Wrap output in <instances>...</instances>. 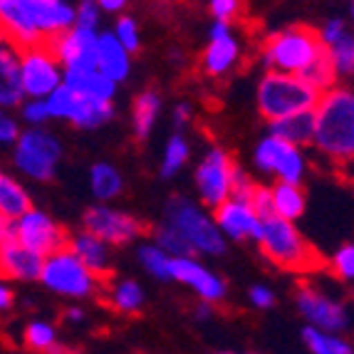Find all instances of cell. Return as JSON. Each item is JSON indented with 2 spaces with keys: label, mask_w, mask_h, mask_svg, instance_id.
<instances>
[{
  "label": "cell",
  "mask_w": 354,
  "mask_h": 354,
  "mask_svg": "<svg viewBox=\"0 0 354 354\" xmlns=\"http://www.w3.org/2000/svg\"><path fill=\"white\" fill-rule=\"evenodd\" d=\"M208 8H211V15L216 20L233 23L236 18H241L243 0H208Z\"/></svg>",
  "instance_id": "obj_43"
},
{
  "label": "cell",
  "mask_w": 354,
  "mask_h": 354,
  "mask_svg": "<svg viewBox=\"0 0 354 354\" xmlns=\"http://www.w3.org/2000/svg\"><path fill=\"white\" fill-rule=\"evenodd\" d=\"M307 206L305 191H302V183H288V181H278L275 186H270V208L272 216H280L285 221L302 218Z\"/></svg>",
  "instance_id": "obj_25"
},
{
  "label": "cell",
  "mask_w": 354,
  "mask_h": 354,
  "mask_svg": "<svg viewBox=\"0 0 354 354\" xmlns=\"http://www.w3.org/2000/svg\"><path fill=\"white\" fill-rule=\"evenodd\" d=\"M109 307L122 315H134L144 307V290L136 280H117L109 290Z\"/></svg>",
  "instance_id": "obj_31"
},
{
  "label": "cell",
  "mask_w": 354,
  "mask_h": 354,
  "mask_svg": "<svg viewBox=\"0 0 354 354\" xmlns=\"http://www.w3.org/2000/svg\"><path fill=\"white\" fill-rule=\"evenodd\" d=\"M8 45V40H6V35H3V30H0V48H6Z\"/></svg>",
  "instance_id": "obj_55"
},
{
  "label": "cell",
  "mask_w": 354,
  "mask_h": 354,
  "mask_svg": "<svg viewBox=\"0 0 354 354\" xmlns=\"http://www.w3.org/2000/svg\"><path fill=\"white\" fill-rule=\"evenodd\" d=\"M25 100L23 80H20V55L12 45L0 48V106L12 109Z\"/></svg>",
  "instance_id": "obj_24"
},
{
  "label": "cell",
  "mask_w": 354,
  "mask_h": 354,
  "mask_svg": "<svg viewBox=\"0 0 354 354\" xmlns=\"http://www.w3.org/2000/svg\"><path fill=\"white\" fill-rule=\"evenodd\" d=\"M127 3H129V0H97L100 10H104V12H119V10H124Z\"/></svg>",
  "instance_id": "obj_51"
},
{
  "label": "cell",
  "mask_w": 354,
  "mask_h": 354,
  "mask_svg": "<svg viewBox=\"0 0 354 354\" xmlns=\"http://www.w3.org/2000/svg\"><path fill=\"white\" fill-rule=\"evenodd\" d=\"M191 117H194V109H191L189 102H181V104L174 106V127L183 129V127L191 124Z\"/></svg>",
  "instance_id": "obj_49"
},
{
  "label": "cell",
  "mask_w": 354,
  "mask_h": 354,
  "mask_svg": "<svg viewBox=\"0 0 354 354\" xmlns=\"http://www.w3.org/2000/svg\"><path fill=\"white\" fill-rule=\"evenodd\" d=\"M23 119L32 127H42L50 122L48 104H45V97H28V102L23 100Z\"/></svg>",
  "instance_id": "obj_42"
},
{
  "label": "cell",
  "mask_w": 354,
  "mask_h": 354,
  "mask_svg": "<svg viewBox=\"0 0 354 354\" xmlns=\"http://www.w3.org/2000/svg\"><path fill=\"white\" fill-rule=\"evenodd\" d=\"M302 77H305L307 82L315 84V87L319 89V92H325L327 87H332V84L339 82V77H337L335 67H332L330 57H327V53H322L317 59H315L313 65L307 67L305 72H302Z\"/></svg>",
  "instance_id": "obj_37"
},
{
  "label": "cell",
  "mask_w": 354,
  "mask_h": 354,
  "mask_svg": "<svg viewBox=\"0 0 354 354\" xmlns=\"http://www.w3.org/2000/svg\"><path fill=\"white\" fill-rule=\"evenodd\" d=\"M189 156H191V147L186 142V136L183 134H174L169 139L164 149V159H161V176L164 178H174L178 171H181L183 166L189 164Z\"/></svg>",
  "instance_id": "obj_33"
},
{
  "label": "cell",
  "mask_w": 354,
  "mask_h": 354,
  "mask_svg": "<svg viewBox=\"0 0 354 354\" xmlns=\"http://www.w3.org/2000/svg\"><path fill=\"white\" fill-rule=\"evenodd\" d=\"M23 6L42 42L75 25V8L67 0H23Z\"/></svg>",
  "instance_id": "obj_18"
},
{
  "label": "cell",
  "mask_w": 354,
  "mask_h": 354,
  "mask_svg": "<svg viewBox=\"0 0 354 354\" xmlns=\"http://www.w3.org/2000/svg\"><path fill=\"white\" fill-rule=\"evenodd\" d=\"M250 206L255 208V213H258L260 218H266V216H270L272 208H270V186H263V183H255L253 191H250Z\"/></svg>",
  "instance_id": "obj_44"
},
{
  "label": "cell",
  "mask_w": 354,
  "mask_h": 354,
  "mask_svg": "<svg viewBox=\"0 0 354 354\" xmlns=\"http://www.w3.org/2000/svg\"><path fill=\"white\" fill-rule=\"evenodd\" d=\"M48 48L53 50L59 65H65V70H72V67H95L97 30L72 25V28L62 30L59 35L50 37Z\"/></svg>",
  "instance_id": "obj_15"
},
{
  "label": "cell",
  "mask_w": 354,
  "mask_h": 354,
  "mask_svg": "<svg viewBox=\"0 0 354 354\" xmlns=\"http://www.w3.org/2000/svg\"><path fill=\"white\" fill-rule=\"evenodd\" d=\"M100 18L102 10L97 6V0H80L75 8V25L87 30H97L100 28Z\"/></svg>",
  "instance_id": "obj_41"
},
{
  "label": "cell",
  "mask_w": 354,
  "mask_h": 354,
  "mask_svg": "<svg viewBox=\"0 0 354 354\" xmlns=\"http://www.w3.org/2000/svg\"><path fill=\"white\" fill-rule=\"evenodd\" d=\"M330 268H332V272H335V278L342 280V283H349V280L354 278V245L352 243L342 245V248L332 255Z\"/></svg>",
  "instance_id": "obj_39"
},
{
  "label": "cell",
  "mask_w": 354,
  "mask_h": 354,
  "mask_svg": "<svg viewBox=\"0 0 354 354\" xmlns=\"http://www.w3.org/2000/svg\"><path fill=\"white\" fill-rule=\"evenodd\" d=\"M233 159L223 149L213 147L203 156V161L196 169V191L203 206L216 208L230 196L233 189Z\"/></svg>",
  "instance_id": "obj_11"
},
{
  "label": "cell",
  "mask_w": 354,
  "mask_h": 354,
  "mask_svg": "<svg viewBox=\"0 0 354 354\" xmlns=\"http://www.w3.org/2000/svg\"><path fill=\"white\" fill-rule=\"evenodd\" d=\"M114 37H117L129 53H136V50L142 48V32H139V25H136L134 18L122 15V18L117 20V28H114Z\"/></svg>",
  "instance_id": "obj_40"
},
{
  "label": "cell",
  "mask_w": 354,
  "mask_h": 354,
  "mask_svg": "<svg viewBox=\"0 0 354 354\" xmlns=\"http://www.w3.org/2000/svg\"><path fill=\"white\" fill-rule=\"evenodd\" d=\"M42 255L32 248L23 245L18 238L10 233L8 225L6 236H0V278L6 280H37L42 268Z\"/></svg>",
  "instance_id": "obj_17"
},
{
  "label": "cell",
  "mask_w": 354,
  "mask_h": 354,
  "mask_svg": "<svg viewBox=\"0 0 354 354\" xmlns=\"http://www.w3.org/2000/svg\"><path fill=\"white\" fill-rule=\"evenodd\" d=\"M62 82L70 89H75L77 95L95 102H114V97H117V82L109 80L97 67H72V70H65L62 72Z\"/></svg>",
  "instance_id": "obj_21"
},
{
  "label": "cell",
  "mask_w": 354,
  "mask_h": 354,
  "mask_svg": "<svg viewBox=\"0 0 354 354\" xmlns=\"http://www.w3.org/2000/svg\"><path fill=\"white\" fill-rule=\"evenodd\" d=\"M25 344L35 352H55L57 347V332L50 322H42V319H35L30 322L28 330H25Z\"/></svg>",
  "instance_id": "obj_35"
},
{
  "label": "cell",
  "mask_w": 354,
  "mask_h": 354,
  "mask_svg": "<svg viewBox=\"0 0 354 354\" xmlns=\"http://www.w3.org/2000/svg\"><path fill=\"white\" fill-rule=\"evenodd\" d=\"M319 32V40H322V45H332V42H337L339 37L344 35V32H349L347 30V23H344L342 18H332L327 20L325 25H322V30H317Z\"/></svg>",
  "instance_id": "obj_45"
},
{
  "label": "cell",
  "mask_w": 354,
  "mask_h": 354,
  "mask_svg": "<svg viewBox=\"0 0 354 354\" xmlns=\"http://www.w3.org/2000/svg\"><path fill=\"white\" fill-rule=\"evenodd\" d=\"M166 280L186 285V288L194 290L201 300L213 302V305L223 300L225 292H228L223 278H218L213 270H208L206 266H201L194 255H171V258H169Z\"/></svg>",
  "instance_id": "obj_14"
},
{
  "label": "cell",
  "mask_w": 354,
  "mask_h": 354,
  "mask_svg": "<svg viewBox=\"0 0 354 354\" xmlns=\"http://www.w3.org/2000/svg\"><path fill=\"white\" fill-rule=\"evenodd\" d=\"M255 243L260 245L263 255L280 270L310 275V272L322 270V266H325L317 248L295 228V223L280 218V216H272V213L260 218Z\"/></svg>",
  "instance_id": "obj_2"
},
{
  "label": "cell",
  "mask_w": 354,
  "mask_h": 354,
  "mask_svg": "<svg viewBox=\"0 0 354 354\" xmlns=\"http://www.w3.org/2000/svg\"><path fill=\"white\" fill-rule=\"evenodd\" d=\"M12 161L25 176L35 181H50L57 174L59 159H62V144L57 136L50 134L42 127H30L15 136Z\"/></svg>",
  "instance_id": "obj_7"
},
{
  "label": "cell",
  "mask_w": 354,
  "mask_h": 354,
  "mask_svg": "<svg viewBox=\"0 0 354 354\" xmlns=\"http://www.w3.org/2000/svg\"><path fill=\"white\" fill-rule=\"evenodd\" d=\"M12 300H15V297H12V290L8 288L6 278H3V280H0V315L10 310V307H12Z\"/></svg>",
  "instance_id": "obj_50"
},
{
  "label": "cell",
  "mask_w": 354,
  "mask_h": 354,
  "mask_svg": "<svg viewBox=\"0 0 354 354\" xmlns=\"http://www.w3.org/2000/svg\"><path fill=\"white\" fill-rule=\"evenodd\" d=\"M313 109L297 114H288V117L270 119V134L280 136L285 142L295 144V147H310L313 144Z\"/></svg>",
  "instance_id": "obj_26"
},
{
  "label": "cell",
  "mask_w": 354,
  "mask_h": 354,
  "mask_svg": "<svg viewBox=\"0 0 354 354\" xmlns=\"http://www.w3.org/2000/svg\"><path fill=\"white\" fill-rule=\"evenodd\" d=\"M84 228L89 233H95L109 245H127L134 243L136 238L144 236V223L134 216L117 208H109L106 203H97V206L84 211Z\"/></svg>",
  "instance_id": "obj_12"
},
{
  "label": "cell",
  "mask_w": 354,
  "mask_h": 354,
  "mask_svg": "<svg viewBox=\"0 0 354 354\" xmlns=\"http://www.w3.org/2000/svg\"><path fill=\"white\" fill-rule=\"evenodd\" d=\"M95 67L109 80L122 84L131 72V53L114 37V32H97V59Z\"/></svg>",
  "instance_id": "obj_22"
},
{
  "label": "cell",
  "mask_w": 354,
  "mask_h": 354,
  "mask_svg": "<svg viewBox=\"0 0 354 354\" xmlns=\"http://www.w3.org/2000/svg\"><path fill=\"white\" fill-rule=\"evenodd\" d=\"M169 258L171 255L166 253L164 248H159L156 243H147L139 248V260H142V266L151 272L153 278H161L166 280V270H169Z\"/></svg>",
  "instance_id": "obj_38"
},
{
  "label": "cell",
  "mask_w": 354,
  "mask_h": 354,
  "mask_svg": "<svg viewBox=\"0 0 354 354\" xmlns=\"http://www.w3.org/2000/svg\"><path fill=\"white\" fill-rule=\"evenodd\" d=\"M307 174V156L302 151V147L295 144H288L285 151L280 153L278 164L272 169V176L278 181H288V183H302Z\"/></svg>",
  "instance_id": "obj_32"
},
{
  "label": "cell",
  "mask_w": 354,
  "mask_h": 354,
  "mask_svg": "<svg viewBox=\"0 0 354 354\" xmlns=\"http://www.w3.org/2000/svg\"><path fill=\"white\" fill-rule=\"evenodd\" d=\"M20 80L25 97H48L62 82V65L48 48V42H37L20 50Z\"/></svg>",
  "instance_id": "obj_9"
},
{
  "label": "cell",
  "mask_w": 354,
  "mask_h": 354,
  "mask_svg": "<svg viewBox=\"0 0 354 354\" xmlns=\"http://www.w3.org/2000/svg\"><path fill=\"white\" fill-rule=\"evenodd\" d=\"M67 248L82 260L97 278L106 280L112 275V253H109L112 245L104 243L102 238H97L95 233H89L87 228L67 238Z\"/></svg>",
  "instance_id": "obj_20"
},
{
  "label": "cell",
  "mask_w": 354,
  "mask_h": 354,
  "mask_svg": "<svg viewBox=\"0 0 354 354\" xmlns=\"http://www.w3.org/2000/svg\"><path fill=\"white\" fill-rule=\"evenodd\" d=\"M18 134H20L18 122L8 114V109L0 106V144H12Z\"/></svg>",
  "instance_id": "obj_47"
},
{
  "label": "cell",
  "mask_w": 354,
  "mask_h": 354,
  "mask_svg": "<svg viewBox=\"0 0 354 354\" xmlns=\"http://www.w3.org/2000/svg\"><path fill=\"white\" fill-rule=\"evenodd\" d=\"M50 119H62L70 122L77 129H97L104 122H109L114 114L112 102H95L87 97L77 95L75 89H70L65 82H59L57 87L45 97Z\"/></svg>",
  "instance_id": "obj_8"
},
{
  "label": "cell",
  "mask_w": 354,
  "mask_h": 354,
  "mask_svg": "<svg viewBox=\"0 0 354 354\" xmlns=\"http://www.w3.org/2000/svg\"><path fill=\"white\" fill-rule=\"evenodd\" d=\"M325 53H327V57H330L332 67H335L337 77L352 75V70H354V40H352L349 32H344L337 42L327 45Z\"/></svg>",
  "instance_id": "obj_34"
},
{
  "label": "cell",
  "mask_w": 354,
  "mask_h": 354,
  "mask_svg": "<svg viewBox=\"0 0 354 354\" xmlns=\"http://www.w3.org/2000/svg\"><path fill=\"white\" fill-rule=\"evenodd\" d=\"M250 302L258 310H270L275 305V292L266 285H255V288H250Z\"/></svg>",
  "instance_id": "obj_48"
},
{
  "label": "cell",
  "mask_w": 354,
  "mask_h": 354,
  "mask_svg": "<svg viewBox=\"0 0 354 354\" xmlns=\"http://www.w3.org/2000/svg\"><path fill=\"white\" fill-rule=\"evenodd\" d=\"M238 57H241V42L230 30L225 35L208 37V48L201 55V70L208 77H223L236 67Z\"/></svg>",
  "instance_id": "obj_23"
},
{
  "label": "cell",
  "mask_w": 354,
  "mask_h": 354,
  "mask_svg": "<svg viewBox=\"0 0 354 354\" xmlns=\"http://www.w3.org/2000/svg\"><path fill=\"white\" fill-rule=\"evenodd\" d=\"M317 100L319 89L307 82L302 75L270 70L258 82V109L268 122L315 109Z\"/></svg>",
  "instance_id": "obj_3"
},
{
  "label": "cell",
  "mask_w": 354,
  "mask_h": 354,
  "mask_svg": "<svg viewBox=\"0 0 354 354\" xmlns=\"http://www.w3.org/2000/svg\"><path fill=\"white\" fill-rule=\"evenodd\" d=\"M295 300L302 317L313 327L330 332H344L349 327L347 305L339 302L337 297H332L325 290L315 288V285H300Z\"/></svg>",
  "instance_id": "obj_13"
},
{
  "label": "cell",
  "mask_w": 354,
  "mask_h": 354,
  "mask_svg": "<svg viewBox=\"0 0 354 354\" xmlns=\"http://www.w3.org/2000/svg\"><path fill=\"white\" fill-rule=\"evenodd\" d=\"M161 114V97L156 92H142L134 100V109H131V127H134V136L139 142H144L151 134L153 124Z\"/></svg>",
  "instance_id": "obj_27"
},
{
  "label": "cell",
  "mask_w": 354,
  "mask_h": 354,
  "mask_svg": "<svg viewBox=\"0 0 354 354\" xmlns=\"http://www.w3.org/2000/svg\"><path fill=\"white\" fill-rule=\"evenodd\" d=\"M10 233L18 238L23 245L32 248L35 253H40L42 258L55 250L65 248L67 245V230L45 211L30 206L23 216H18L15 221H10Z\"/></svg>",
  "instance_id": "obj_10"
},
{
  "label": "cell",
  "mask_w": 354,
  "mask_h": 354,
  "mask_svg": "<svg viewBox=\"0 0 354 354\" xmlns=\"http://www.w3.org/2000/svg\"><path fill=\"white\" fill-rule=\"evenodd\" d=\"M213 221L230 241H255L260 230V216L255 208L250 206V201L236 196H228L223 203L213 208Z\"/></svg>",
  "instance_id": "obj_16"
},
{
  "label": "cell",
  "mask_w": 354,
  "mask_h": 354,
  "mask_svg": "<svg viewBox=\"0 0 354 354\" xmlns=\"http://www.w3.org/2000/svg\"><path fill=\"white\" fill-rule=\"evenodd\" d=\"M37 280L48 290H53L55 295L72 297V300H82V297L95 295L100 285L104 283L67 245L45 255Z\"/></svg>",
  "instance_id": "obj_5"
},
{
  "label": "cell",
  "mask_w": 354,
  "mask_h": 354,
  "mask_svg": "<svg viewBox=\"0 0 354 354\" xmlns=\"http://www.w3.org/2000/svg\"><path fill=\"white\" fill-rule=\"evenodd\" d=\"M325 53V45L319 40V32L310 25H290L270 35L263 45V59L270 70L302 75L319 55Z\"/></svg>",
  "instance_id": "obj_4"
},
{
  "label": "cell",
  "mask_w": 354,
  "mask_h": 354,
  "mask_svg": "<svg viewBox=\"0 0 354 354\" xmlns=\"http://www.w3.org/2000/svg\"><path fill=\"white\" fill-rule=\"evenodd\" d=\"M89 189H92V196H95L97 201H114L122 194V189H124V178H122V174L112 164L100 161L89 171Z\"/></svg>",
  "instance_id": "obj_28"
},
{
  "label": "cell",
  "mask_w": 354,
  "mask_h": 354,
  "mask_svg": "<svg viewBox=\"0 0 354 354\" xmlns=\"http://www.w3.org/2000/svg\"><path fill=\"white\" fill-rule=\"evenodd\" d=\"M30 206H32V198H30L23 183H18L10 176L0 178V213L8 221H15L18 216H23Z\"/></svg>",
  "instance_id": "obj_30"
},
{
  "label": "cell",
  "mask_w": 354,
  "mask_h": 354,
  "mask_svg": "<svg viewBox=\"0 0 354 354\" xmlns=\"http://www.w3.org/2000/svg\"><path fill=\"white\" fill-rule=\"evenodd\" d=\"M166 223H171L186 238L194 253L223 255L225 236L218 230L213 216H208L198 203L189 198H174L166 206Z\"/></svg>",
  "instance_id": "obj_6"
},
{
  "label": "cell",
  "mask_w": 354,
  "mask_h": 354,
  "mask_svg": "<svg viewBox=\"0 0 354 354\" xmlns=\"http://www.w3.org/2000/svg\"><path fill=\"white\" fill-rule=\"evenodd\" d=\"M0 178H3V174H0Z\"/></svg>",
  "instance_id": "obj_56"
},
{
  "label": "cell",
  "mask_w": 354,
  "mask_h": 354,
  "mask_svg": "<svg viewBox=\"0 0 354 354\" xmlns=\"http://www.w3.org/2000/svg\"><path fill=\"white\" fill-rule=\"evenodd\" d=\"M302 342L315 354H349L352 352V344L344 339L342 332L319 330V327H313V325H307L305 330H302Z\"/></svg>",
  "instance_id": "obj_29"
},
{
  "label": "cell",
  "mask_w": 354,
  "mask_h": 354,
  "mask_svg": "<svg viewBox=\"0 0 354 354\" xmlns=\"http://www.w3.org/2000/svg\"><path fill=\"white\" fill-rule=\"evenodd\" d=\"M153 243L164 248L169 255H194L191 245L186 243V238L174 228L171 223H161L159 228L153 230Z\"/></svg>",
  "instance_id": "obj_36"
},
{
  "label": "cell",
  "mask_w": 354,
  "mask_h": 354,
  "mask_svg": "<svg viewBox=\"0 0 354 354\" xmlns=\"http://www.w3.org/2000/svg\"><path fill=\"white\" fill-rule=\"evenodd\" d=\"M253 186H255L253 178L243 171V169L233 166V189H230V196H236V198H245V201H248Z\"/></svg>",
  "instance_id": "obj_46"
},
{
  "label": "cell",
  "mask_w": 354,
  "mask_h": 354,
  "mask_svg": "<svg viewBox=\"0 0 354 354\" xmlns=\"http://www.w3.org/2000/svg\"><path fill=\"white\" fill-rule=\"evenodd\" d=\"M8 225H10V221H8L6 216H3V213H0V236H6Z\"/></svg>",
  "instance_id": "obj_54"
},
{
  "label": "cell",
  "mask_w": 354,
  "mask_h": 354,
  "mask_svg": "<svg viewBox=\"0 0 354 354\" xmlns=\"http://www.w3.org/2000/svg\"><path fill=\"white\" fill-rule=\"evenodd\" d=\"M0 30H3L8 45H12L18 53L42 42L40 32L25 12L23 0H0Z\"/></svg>",
  "instance_id": "obj_19"
},
{
  "label": "cell",
  "mask_w": 354,
  "mask_h": 354,
  "mask_svg": "<svg viewBox=\"0 0 354 354\" xmlns=\"http://www.w3.org/2000/svg\"><path fill=\"white\" fill-rule=\"evenodd\" d=\"M213 317V302H206V300H201L198 302V307H196V319H211Z\"/></svg>",
  "instance_id": "obj_52"
},
{
  "label": "cell",
  "mask_w": 354,
  "mask_h": 354,
  "mask_svg": "<svg viewBox=\"0 0 354 354\" xmlns=\"http://www.w3.org/2000/svg\"><path fill=\"white\" fill-rule=\"evenodd\" d=\"M65 317L70 319V322H82L84 319V310H80V307H70L65 313Z\"/></svg>",
  "instance_id": "obj_53"
},
{
  "label": "cell",
  "mask_w": 354,
  "mask_h": 354,
  "mask_svg": "<svg viewBox=\"0 0 354 354\" xmlns=\"http://www.w3.org/2000/svg\"><path fill=\"white\" fill-rule=\"evenodd\" d=\"M313 147L337 166L354 159V95L349 87L332 84L319 92L313 109Z\"/></svg>",
  "instance_id": "obj_1"
}]
</instances>
